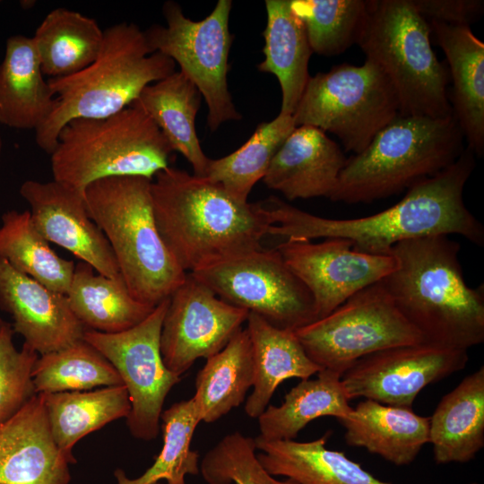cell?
<instances>
[{
	"label": "cell",
	"instance_id": "cell-1",
	"mask_svg": "<svg viewBox=\"0 0 484 484\" xmlns=\"http://www.w3.org/2000/svg\"><path fill=\"white\" fill-rule=\"evenodd\" d=\"M474 156L467 147L452 165L407 189L397 203L362 218H324L270 196L261 202L272 223L268 235L311 241L343 238L356 251L372 255H389L400 242L435 235H460L483 246L484 227L463 201Z\"/></svg>",
	"mask_w": 484,
	"mask_h": 484
},
{
	"label": "cell",
	"instance_id": "cell-2",
	"mask_svg": "<svg viewBox=\"0 0 484 484\" xmlns=\"http://www.w3.org/2000/svg\"><path fill=\"white\" fill-rule=\"evenodd\" d=\"M151 189L160 237L186 272L263 248L272 226L261 202H240L220 184L184 169L158 172Z\"/></svg>",
	"mask_w": 484,
	"mask_h": 484
},
{
	"label": "cell",
	"instance_id": "cell-3",
	"mask_svg": "<svg viewBox=\"0 0 484 484\" xmlns=\"http://www.w3.org/2000/svg\"><path fill=\"white\" fill-rule=\"evenodd\" d=\"M459 252L446 235L400 242L389 254L397 265L381 281L425 342L468 350L484 341V289L467 285Z\"/></svg>",
	"mask_w": 484,
	"mask_h": 484
},
{
	"label": "cell",
	"instance_id": "cell-4",
	"mask_svg": "<svg viewBox=\"0 0 484 484\" xmlns=\"http://www.w3.org/2000/svg\"><path fill=\"white\" fill-rule=\"evenodd\" d=\"M175 62L151 52L134 23L121 22L104 30L100 50L83 70L48 79L55 108L35 131L36 143L51 154L63 127L77 118H103L130 107L143 90L176 71Z\"/></svg>",
	"mask_w": 484,
	"mask_h": 484
},
{
	"label": "cell",
	"instance_id": "cell-5",
	"mask_svg": "<svg viewBox=\"0 0 484 484\" xmlns=\"http://www.w3.org/2000/svg\"><path fill=\"white\" fill-rule=\"evenodd\" d=\"M454 114L398 115L359 153L347 158L329 199L369 203L409 189L452 165L463 151Z\"/></svg>",
	"mask_w": 484,
	"mask_h": 484
},
{
	"label": "cell",
	"instance_id": "cell-6",
	"mask_svg": "<svg viewBox=\"0 0 484 484\" xmlns=\"http://www.w3.org/2000/svg\"><path fill=\"white\" fill-rule=\"evenodd\" d=\"M151 180L138 176L94 181L84 190L88 213L108 239L119 272L141 303L155 307L186 276L157 228Z\"/></svg>",
	"mask_w": 484,
	"mask_h": 484
},
{
	"label": "cell",
	"instance_id": "cell-7",
	"mask_svg": "<svg viewBox=\"0 0 484 484\" xmlns=\"http://www.w3.org/2000/svg\"><path fill=\"white\" fill-rule=\"evenodd\" d=\"M431 29L411 0H369L357 44L391 82L399 115L453 114L448 69L430 43Z\"/></svg>",
	"mask_w": 484,
	"mask_h": 484
},
{
	"label": "cell",
	"instance_id": "cell-8",
	"mask_svg": "<svg viewBox=\"0 0 484 484\" xmlns=\"http://www.w3.org/2000/svg\"><path fill=\"white\" fill-rule=\"evenodd\" d=\"M167 139L142 109L130 106L103 118H77L61 130L50 154L53 179L83 192L111 177L152 179L169 167Z\"/></svg>",
	"mask_w": 484,
	"mask_h": 484
},
{
	"label": "cell",
	"instance_id": "cell-9",
	"mask_svg": "<svg viewBox=\"0 0 484 484\" xmlns=\"http://www.w3.org/2000/svg\"><path fill=\"white\" fill-rule=\"evenodd\" d=\"M399 115L395 91L377 65L341 64L310 76L292 115L296 126L336 135L344 150L361 152Z\"/></svg>",
	"mask_w": 484,
	"mask_h": 484
},
{
	"label": "cell",
	"instance_id": "cell-10",
	"mask_svg": "<svg viewBox=\"0 0 484 484\" xmlns=\"http://www.w3.org/2000/svg\"><path fill=\"white\" fill-rule=\"evenodd\" d=\"M294 333L312 361L341 376L367 355L425 342L421 333L399 311L381 281Z\"/></svg>",
	"mask_w": 484,
	"mask_h": 484
},
{
	"label": "cell",
	"instance_id": "cell-11",
	"mask_svg": "<svg viewBox=\"0 0 484 484\" xmlns=\"http://www.w3.org/2000/svg\"><path fill=\"white\" fill-rule=\"evenodd\" d=\"M231 6L230 0H219L208 16L196 22L186 17L177 3L168 1L162 8L166 26L156 24L144 30L151 52L171 58L201 92L212 132L242 117L228 86Z\"/></svg>",
	"mask_w": 484,
	"mask_h": 484
},
{
	"label": "cell",
	"instance_id": "cell-12",
	"mask_svg": "<svg viewBox=\"0 0 484 484\" xmlns=\"http://www.w3.org/2000/svg\"><path fill=\"white\" fill-rule=\"evenodd\" d=\"M224 301L296 330L316 320L313 298L279 250L261 248L191 272Z\"/></svg>",
	"mask_w": 484,
	"mask_h": 484
},
{
	"label": "cell",
	"instance_id": "cell-13",
	"mask_svg": "<svg viewBox=\"0 0 484 484\" xmlns=\"http://www.w3.org/2000/svg\"><path fill=\"white\" fill-rule=\"evenodd\" d=\"M169 298L158 304L135 326L117 333L86 329L82 339L97 349L116 368L125 386L131 411L126 425L137 439L150 441L160 429L165 399L181 376L164 365L160 348Z\"/></svg>",
	"mask_w": 484,
	"mask_h": 484
},
{
	"label": "cell",
	"instance_id": "cell-14",
	"mask_svg": "<svg viewBox=\"0 0 484 484\" xmlns=\"http://www.w3.org/2000/svg\"><path fill=\"white\" fill-rule=\"evenodd\" d=\"M248 313L187 272L169 298L163 318L160 348L164 365L181 376L196 359L220 351L242 329Z\"/></svg>",
	"mask_w": 484,
	"mask_h": 484
},
{
	"label": "cell",
	"instance_id": "cell-15",
	"mask_svg": "<svg viewBox=\"0 0 484 484\" xmlns=\"http://www.w3.org/2000/svg\"><path fill=\"white\" fill-rule=\"evenodd\" d=\"M467 351L427 342L391 347L359 359L341 379L350 401L411 409L422 389L466 367Z\"/></svg>",
	"mask_w": 484,
	"mask_h": 484
},
{
	"label": "cell",
	"instance_id": "cell-16",
	"mask_svg": "<svg viewBox=\"0 0 484 484\" xmlns=\"http://www.w3.org/2000/svg\"><path fill=\"white\" fill-rule=\"evenodd\" d=\"M276 248L310 292L316 320L358 291L382 281L397 265L392 255L359 252L343 238H324L318 243L284 239Z\"/></svg>",
	"mask_w": 484,
	"mask_h": 484
},
{
	"label": "cell",
	"instance_id": "cell-17",
	"mask_svg": "<svg viewBox=\"0 0 484 484\" xmlns=\"http://www.w3.org/2000/svg\"><path fill=\"white\" fill-rule=\"evenodd\" d=\"M43 238L72 253L105 276L120 274L112 248L91 220L84 194L56 180L24 181L19 190Z\"/></svg>",
	"mask_w": 484,
	"mask_h": 484
},
{
	"label": "cell",
	"instance_id": "cell-18",
	"mask_svg": "<svg viewBox=\"0 0 484 484\" xmlns=\"http://www.w3.org/2000/svg\"><path fill=\"white\" fill-rule=\"evenodd\" d=\"M0 309L13 329L39 355L80 341L86 330L73 313L66 295L54 291L0 258Z\"/></svg>",
	"mask_w": 484,
	"mask_h": 484
},
{
	"label": "cell",
	"instance_id": "cell-19",
	"mask_svg": "<svg viewBox=\"0 0 484 484\" xmlns=\"http://www.w3.org/2000/svg\"><path fill=\"white\" fill-rule=\"evenodd\" d=\"M69 465L52 436L43 393L0 425V484H69Z\"/></svg>",
	"mask_w": 484,
	"mask_h": 484
},
{
	"label": "cell",
	"instance_id": "cell-20",
	"mask_svg": "<svg viewBox=\"0 0 484 484\" xmlns=\"http://www.w3.org/2000/svg\"><path fill=\"white\" fill-rule=\"evenodd\" d=\"M346 161L341 149L326 133L298 125L275 153L263 180L289 201L329 199Z\"/></svg>",
	"mask_w": 484,
	"mask_h": 484
},
{
	"label": "cell",
	"instance_id": "cell-21",
	"mask_svg": "<svg viewBox=\"0 0 484 484\" xmlns=\"http://www.w3.org/2000/svg\"><path fill=\"white\" fill-rule=\"evenodd\" d=\"M444 51L453 82L449 98L468 148L484 153V43L470 26L428 22Z\"/></svg>",
	"mask_w": 484,
	"mask_h": 484
},
{
	"label": "cell",
	"instance_id": "cell-22",
	"mask_svg": "<svg viewBox=\"0 0 484 484\" xmlns=\"http://www.w3.org/2000/svg\"><path fill=\"white\" fill-rule=\"evenodd\" d=\"M429 417L366 399L338 421L348 445L363 447L396 466L411 464L429 443Z\"/></svg>",
	"mask_w": 484,
	"mask_h": 484
},
{
	"label": "cell",
	"instance_id": "cell-23",
	"mask_svg": "<svg viewBox=\"0 0 484 484\" xmlns=\"http://www.w3.org/2000/svg\"><path fill=\"white\" fill-rule=\"evenodd\" d=\"M32 37L7 39L0 64V124L15 129L40 127L55 108Z\"/></svg>",
	"mask_w": 484,
	"mask_h": 484
},
{
	"label": "cell",
	"instance_id": "cell-24",
	"mask_svg": "<svg viewBox=\"0 0 484 484\" xmlns=\"http://www.w3.org/2000/svg\"><path fill=\"white\" fill-rule=\"evenodd\" d=\"M429 418L436 463L473 460L484 446V367L444 395Z\"/></svg>",
	"mask_w": 484,
	"mask_h": 484
},
{
	"label": "cell",
	"instance_id": "cell-25",
	"mask_svg": "<svg viewBox=\"0 0 484 484\" xmlns=\"http://www.w3.org/2000/svg\"><path fill=\"white\" fill-rule=\"evenodd\" d=\"M246 329L252 347L254 385L245 411L257 419L280 384L293 377L309 378L322 369L307 356L294 331L277 328L251 312Z\"/></svg>",
	"mask_w": 484,
	"mask_h": 484
},
{
	"label": "cell",
	"instance_id": "cell-26",
	"mask_svg": "<svg viewBox=\"0 0 484 484\" xmlns=\"http://www.w3.org/2000/svg\"><path fill=\"white\" fill-rule=\"evenodd\" d=\"M330 432L308 442L265 441L256 436V456L272 476L297 484H391L364 470L343 452L326 448Z\"/></svg>",
	"mask_w": 484,
	"mask_h": 484
},
{
	"label": "cell",
	"instance_id": "cell-27",
	"mask_svg": "<svg viewBox=\"0 0 484 484\" xmlns=\"http://www.w3.org/2000/svg\"><path fill=\"white\" fill-rule=\"evenodd\" d=\"M203 96L180 71L146 86L131 105L142 109L163 134L173 151L191 165L194 175L204 177L210 159L195 130Z\"/></svg>",
	"mask_w": 484,
	"mask_h": 484
},
{
	"label": "cell",
	"instance_id": "cell-28",
	"mask_svg": "<svg viewBox=\"0 0 484 484\" xmlns=\"http://www.w3.org/2000/svg\"><path fill=\"white\" fill-rule=\"evenodd\" d=\"M264 3V58L257 68L276 76L281 90L280 113L292 116L311 76L308 64L313 51L303 22L291 9L290 0Z\"/></svg>",
	"mask_w": 484,
	"mask_h": 484
},
{
	"label": "cell",
	"instance_id": "cell-29",
	"mask_svg": "<svg viewBox=\"0 0 484 484\" xmlns=\"http://www.w3.org/2000/svg\"><path fill=\"white\" fill-rule=\"evenodd\" d=\"M66 298L86 329L104 333L128 330L154 309L134 298L121 273L108 277L82 261L75 264Z\"/></svg>",
	"mask_w": 484,
	"mask_h": 484
},
{
	"label": "cell",
	"instance_id": "cell-30",
	"mask_svg": "<svg viewBox=\"0 0 484 484\" xmlns=\"http://www.w3.org/2000/svg\"><path fill=\"white\" fill-rule=\"evenodd\" d=\"M43 395L52 436L70 464L76 462L72 451L80 439L116 419H126L131 411L125 385Z\"/></svg>",
	"mask_w": 484,
	"mask_h": 484
},
{
	"label": "cell",
	"instance_id": "cell-31",
	"mask_svg": "<svg viewBox=\"0 0 484 484\" xmlns=\"http://www.w3.org/2000/svg\"><path fill=\"white\" fill-rule=\"evenodd\" d=\"M341 376L322 369L315 379H302L280 406L268 405L257 418L260 437L265 441L294 440L312 420L321 417L341 419L352 411Z\"/></svg>",
	"mask_w": 484,
	"mask_h": 484
},
{
	"label": "cell",
	"instance_id": "cell-32",
	"mask_svg": "<svg viewBox=\"0 0 484 484\" xmlns=\"http://www.w3.org/2000/svg\"><path fill=\"white\" fill-rule=\"evenodd\" d=\"M254 385L251 341L246 328L206 359L195 377L192 397L202 422L212 423L238 407Z\"/></svg>",
	"mask_w": 484,
	"mask_h": 484
},
{
	"label": "cell",
	"instance_id": "cell-33",
	"mask_svg": "<svg viewBox=\"0 0 484 484\" xmlns=\"http://www.w3.org/2000/svg\"><path fill=\"white\" fill-rule=\"evenodd\" d=\"M104 30L79 12L56 8L38 26L32 37L42 73L49 79L74 74L97 57Z\"/></svg>",
	"mask_w": 484,
	"mask_h": 484
},
{
	"label": "cell",
	"instance_id": "cell-34",
	"mask_svg": "<svg viewBox=\"0 0 484 484\" xmlns=\"http://www.w3.org/2000/svg\"><path fill=\"white\" fill-rule=\"evenodd\" d=\"M0 258L47 288L66 295L75 264L60 257L33 224L29 210L3 213Z\"/></svg>",
	"mask_w": 484,
	"mask_h": 484
},
{
	"label": "cell",
	"instance_id": "cell-35",
	"mask_svg": "<svg viewBox=\"0 0 484 484\" xmlns=\"http://www.w3.org/2000/svg\"><path fill=\"white\" fill-rule=\"evenodd\" d=\"M295 127L292 116L281 113L259 124L238 150L210 159L204 177L220 184L235 199L248 202L254 186L264 177L275 153Z\"/></svg>",
	"mask_w": 484,
	"mask_h": 484
},
{
	"label": "cell",
	"instance_id": "cell-36",
	"mask_svg": "<svg viewBox=\"0 0 484 484\" xmlns=\"http://www.w3.org/2000/svg\"><path fill=\"white\" fill-rule=\"evenodd\" d=\"M202 422L193 399L173 403L160 415L163 445L152 465L140 477L128 478L117 469L116 484H155L162 480L167 484H186V475H197L199 454L190 448L193 435Z\"/></svg>",
	"mask_w": 484,
	"mask_h": 484
},
{
	"label": "cell",
	"instance_id": "cell-37",
	"mask_svg": "<svg viewBox=\"0 0 484 484\" xmlns=\"http://www.w3.org/2000/svg\"><path fill=\"white\" fill-rule=\"evenodd\" d=\"M32 380L37 393L124 385L113 365L83 339L57 351L39 355Z\"/></svg>",
	"mask_w": 484,
	"mask_h": 484
},
{
	"label": "cell",
	"instance_id": "cell-38",
	"mask_svg": "<svg viewBox=\"0 0 484 484\" xmlns=\"http://www.w3.org/2000/svg\"><path fill=\"white\" fill-rule=\"evenodd\" d=\"M365 0H290L313 53L337 56L357 44L367 13Z\"/></svg>",
	"mask_w": 484,
	"mask_h": 484
},
{
	"label": "cell",
	"instance_id": "cell-39",
	"mask_svg": "<svg viewBox=\"0 0 484 484\" xmlns=\"http://www.w3.org/2000/svg\"><path fill=\"white\" fill-rule=\"evenodd\" d=\"M255 438L238 431L225 436L200 462L207 484H297L270 475L256 456Z\"/></svg>",
	"mask_w": 484,
	"mask_h": 484
},
{
	"label": "cell",
	"instance_id": "cell-40",
	"mask_svg": "<svg viewBox=\"0 0 484 484\" xmlns=\"http://www.w3.org/2000/svg\"><path fill=\"white\" fill-rule=\"evenodd\" d=\"M12 324L0 325V425L18 413L36 394L32 370L39 354L28 344L17 350Z\"/></svg>",
	"mask_w": 484,
	"mask_h": 484
},
{
	"label": "cell",
	"instance_id": "cell-41",
	"mask_svg": "<svg viewBox=\"0 0 484 484\" xmlns=\"http://www.w3.org/2000/svg\"><path fill=\"white\" fill-rule=\"evenodd\" d=\"M418 13L429 22L470 26L484 13L482 0H411Z\"/></svg>",
	"mask_w": 484,
	"mask_h": 484
},
{
	"label": "cell",
	"instance_id": "cell-42",
	"mask_svg": "<svg viewBox=\"0 0 484 484\" xmlns=\"http://www.w3.org/2000/svg\"><path fill=\"white\" fill-rule=\"evenodd\" d=\"M2 151H3V138L0 132V157L2 155Z\"/></svg>",
	"mask_w": 484,
	"mask_h": 484
},
{
	"label": "cell",
	"instance_id": "cell-43",
	"mask_svg": "<svg viewBox=\"0 0 484 484\" xmlns=\"http://www.w3.org/2000/svg\"><path fill=\"white\" fill-rule=\"evenodd\" d=\"M4 323V321L0 317V325H2Z\"/></svg>",
	"mask_w": 484,
	"mask_h": 484
},
{
	"label": "cell",
	"instance_id": "cell-44",
	"mask_svg": "<svg viewBox=\"0 0 484 484\" xmlns=\"http://www.w3.org/2000/svg\"><path fill=\"white\" fill-rule=\"evenodd\" d=\"M155 484H163V483H160V482H157V483H155ZM166 484H167V483H166Z\"/></svg>",
	"mask_w": 484,
	"mask_h": 484
}]
</instances>
